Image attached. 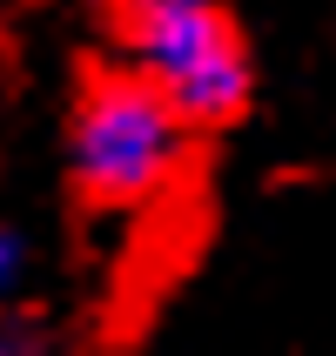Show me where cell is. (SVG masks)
I'll return each instance as SVG.
<instances>
[{
  "instance_id": "obj_1",
  "label": "cell",
  "mask_w": 336,
  "mask_h": 356,
  "mask_svg": "<svg viewBox=\"0 0 336 356\" xmlns=\"http://www.w3.org/2000/svg\"><path fill=\"white\" fill-rule=\"evenodd\" d=\"M195 121L182 115L168 95H155L128 67H101L74 95L67 115V175L95 209L108 216H148L182 188L189 175V148H195Z\"/></svg>"
},
{
  "instance_id": "obj_3",
  "label": "cell",
  "mask_w": 336,
  "mask_h": 356,
  "mask_svg": "<svg viewBox=\"0 0 336 356\" xmlns=\"http://www.w3.org/2000/svg\"><path fill=\"white\" fill-rule=\"evenodd\" d=\"M34 282V242L20 236V222L0 216V309H20Z\"/></svg>"
},
{
  "instance_id": "obj_4",
  "label": "cell",
  "mask_w": 336,
  "mask_h": 356,
  "mask_svg": "<svg viewBox=\"0 0 336 356\" xmlns=\"http://www.w3.org/2000/svg\"><path fill=\"white\" fill-rule=\"evenodd\" d=\"M0 356H61V343H54V330L34 323L27 302H20V309H0Z\"/></svg>"
},
{
  "instance_id": "obj_2",
  "label": "cell",
  "mask_w": 336,
  "mask_h": 356,
  "mask_svg": "<svg viewBox=\"0 0 336 356\" xmlns=\"http://www.w3.org/2000/svg\"><path fill=\"white\" fill-rule=\"evenodd\" d=\"M115 60L168 95L195 128L242 121L256 54L229 0H115Z\"/></svg>"
}]
</instances>
